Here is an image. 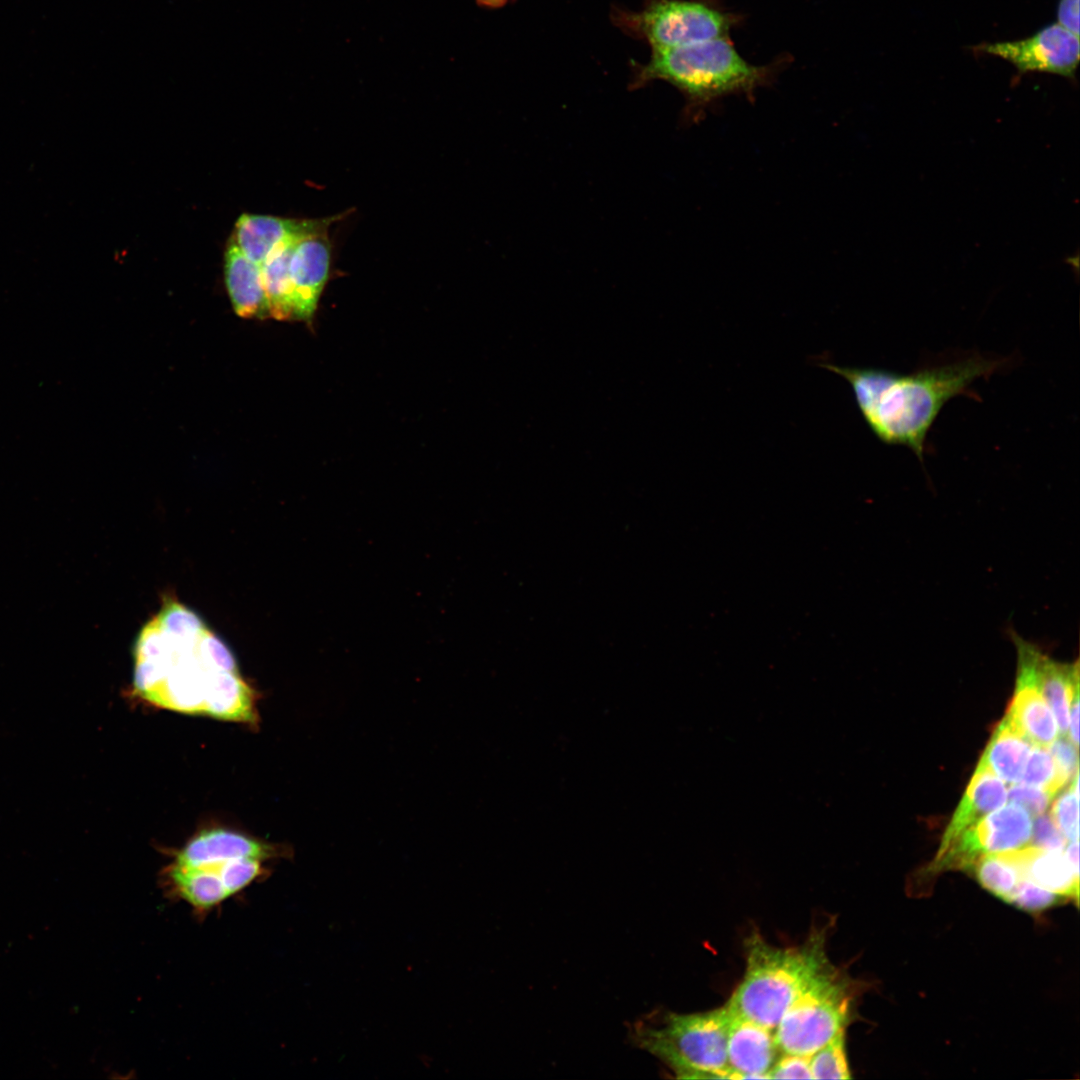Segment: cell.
Wrapping results in <instances>:
<instances>
[{"instance_id": "3957f363", "label": "cell", "mask_w": 1080, "mask_h": 1080, "mask_svg": "<svg viewBox=\"0 0 1080 1080\" xmlns=\"http://www.w3.org/2000/svg\"><path fill=\"white\" fill-rule=\"evenodd\" d=\"M770 79L767 67L748 63L728 37L691 45L652 50L650 60L639 66L632 87L663 80L676 87L686 99L684 120L695 123L717 100L755 91Z\"/></svg>"}, {"instance_id": "44dd1931", "label": "cell", "mask_w": 1080, "mask_h": 1080, "mask_svg": "<svg viewBox=\"0 0 1080 1080\" xmlns=\"http://www.w3.org/2000/svg\"><path fill=\"white\" fill-rule=\"evenodd\" d=\"M995 896L1007 901L1021 879L1017 868L1002 852L979 857L967 870Z\"/></svg>"}, {"instance_id": "7402d4cb", "label": "cell", "mask_w": 1080, "mask_h": 1080, "mask_svg": "<svg viewBox=\"0 0 1080 1080\" xmlns=\"http://www.w3.org/2000/svg\"><path fill=\"white\" fill-rule=\"evenodd\" d=\"M1067 781L1047 748L1033 746L1019 783L1040 788L1054 797Z\"/></svg>"}, {"instance_id": "30bf717a", "label": "cell", "mask_w": 1080, "mask_h": 1080, "mask_svg": "<svg viewBox=\"0 0 1080 1080\" xmlns=\"http://www.w3.org/2000/svg\"><path fill=\"white\" fill-rule=\"evenodd\" d=\"M1010 636L1017 651V674L1014 695L1005 716L1033 746L1048 748L1059 730L1036 682L1034 655L1037 646L1013 630Z\"/></svg>"}, {"instance_id": "e0dca14e", "label": "cell", "mask_w": 1080, "mask_h": 1080, "mask_svg": "<svg viewBox=\"0 0 1080 1080\" xmlns=\"http://www.w3.org/2000/svg\"><path fill=\"white\" fill-rule=\"evenodd\" d=\"M1007 798L1004 782L981 763L967 786L951 821L944 831L939 848L948 845L965 830L1001 807Z\"/></svg>"}, {"instance_id": "4316f807", "label": "cell", "mask_w": 1080, "mask_h": 1080, "mask_svg": "<svg viewBox=\"0 0 1080 1080\" xmlns=\"http://www.w3.org/2000/svg\"><path fill=\"white\" fill-rule=\"evenodd\" d=\"M769 1079H813L810 1057L782 1053L770 1070Z\"/></svg>"}, {"instance_id": "5bb4252c", "label": "cell", "mask_w": 1080, "mask_h": 1080, "mask_svg": "<svg viewBox=\"0 0 1080 1080\" xmlns=\"http://www.w3.org/2000/svg\"><path fill=\"white\" fill-rule=\"evenodd\" d=\"M1002 853L1017 868L1021 879L1061 898L1070 897L1078 902L1079 873L1071 866L1064 850L1028 846Z\"/></svg>"}, {"instance_id": "f1b7e54d", "label": "cell", "mask_w": 1080, "mask_h": 1080, "mask_svg": "<svg viewBox=\"0 0 1080 1080\" xmlns=\"http://www.w3.org/2000/svg\"><path fill=\"white\" fill-rule=\"evenodd\" d=\"M1049 748L1056 766L1069 780L1078 771V749L1067 739V736L1056 738Z\"/></svg>"}, {"instance_id": "2e32d148", "label": "cell", "mask_w": 1080, "mask_h": 1080, "mask_svg": "<svg viewBox=\"0 0 1080 1080\" xmlns=\"http://www.w3.org/2000/svg\"><path fill=\"white\" fill-rule=\"evenodd\" d=\"M224 272L228 294L238 316L270 317L261 266L246 257L232 238L225 252Z\"/></svg>"}, {"instance_id": "ac0fdd59", "label": "cell", "mask_w": 1080, "mask_h": 1080, "mask_svg": "<svg viewBox=\"0 0 1080 1080\" xmlns=\"http://www.w3.org/2000/svg\"><path fill=\"white\" fill-rule=\"evenodd\" d=\"M1034 670L1038 688L1050 706L1061 736H1068L1069 705L1079 693V661L1061 663L1036 647Z\"/></svg>"}, {"instance_id": "ba28073f", "label": "cell", "mask_w": 1080, "mask_h": 1080, "mask_svg": "<svg viewBox=\"0 0 1080 1080\" xmlns=\"http://www.w3.org/2000/svg\"><path fill=\"white\" fill-rule=\"evenodd\" d=\"M1031 814L1012 803L986 815L948 845L939 848L926 872L961 869L967 871L982 855L1019 849L1030 842Z\"/></svg>"}, {"instance_id": "4fadbf2b", "label": "cell", "mask_w": 1080, "mask_h": 1080, "mask_svg": "<svg viewBox=\"0 0 1080 1080\" xmlns=\"http://www.w3.org/2000/svg\"><path fill=\"white\" fill-rule=\"evenodd\" d=\"M781 1054L773 1029L731 1015L727 1060L732 1079H769Z\"/></svg>"}, {"instance_id": "cb8c5ba5", "label": "cell", "mask_w": 1080, "mask_h": 1080, "mask_svg": "<svg viewBox=\"0 0 1080 1080\" xmlns=\"http://www.w3.org/2000/svg\"><path fill=\"white\" fill-rule=\"evenodd\" d=\"M1078 771L1070 787L1054 802L1050 817L1069 841L1079 839V784Z\"/></svg>"}, {"instance_id": "8992f818", "label": "cell", "mask_w": 1080, "mask_h": 1080, "mask_svg": "<svg viewBox=\"0 0 1080 1080\" xmlns=\"http://www.w3.org/2000/svg\"><path fill=\"white\" fill-rule=\"evenodd\" d=\"M852 1002L851 983L830 963L812 978L775 1027L781 1052L810 1057L846 1031Z\"/></svg>"}, {"instance_id": "7c38bea8", "label": "cell", "mask_w": 1080, "mask_h": 1080, "mask_svg": "<svg viewBox=\"0 0 1080 1080\" xmlns=\"http://www.w3.org/2000/svg\"><path fill=\"white\" fill-rule=\"evenodd\" d=\"M330 244L327 231L312 234L297 242L290 260V280L294 319L309 320L327 281Z\"/></svg>"}, {"instance_id": "52a82bcc", "label": "cell", "mask_w": 1080, "mask_h": 1080, "mask_svg": "<svg viewBox=\"0 0 1080 1080\" xmlns=\"http://www.w3.org/2000/svg\"><path fill=\"white\" fill-rule=\"evenodd\" d=\"M617 20L652 50L728 37L735 22L727 13L692 0H655L640 12L618 15Z\"/></svg>"}, {"instance_id": "9c48e42d", "label": "cell", "mask_w": 1080, "mask_h": 1080, "mask_svg": "<svg viewBox=\"0 0 1080 1080\" xmlns=\"http://www.w3.org/2000/svg\"><path fill=\"white\" fill-rule=\"evenodd\" d=\"M977 50L1011 63L1019 75L1045 72L1075 80L1079 63V36L1058 23L1016 41L983 43Z\"/></svg>"}, {"instance_id": "8fae6325", "label": "cell", "mask_w": 1080, "mask_h": 1080, "mask_svg": "<svg viewBox=\"0 0 1080 1080\" xmlns=\"http://www.w3.org/2000/svg\"><path fill=\"white\" fill-rule=\"evenodd\" d=\"M334 215L321 219H286L268 215L242 214L232 239L243 254L261 265L280 245L312 234L327 231L339 219Z\"/></svg>"}, {"instance_id": "277c9868", "label": "cell", "mask_w": 1080, "mask_h": 1080, "mask_svg": "<svg viewBox=\"0 0 1080 1080\" xmlns=\"http://www.w3.org/2000/svg\"><path fill=\"white\" fill-rule=\"evenodd\" d=\"M827 935L815 930L802 944L777 947L760 934L746 941V964L726 1006L731 1015L775 1029L781 1017L820 971L830 964Z\"/></svg>"}, {"instance_id": "6da1fadb", "label": "cell", "mask_w": 1080, "mask_h": 1080, "mask_svg": "<svg viewBox=\"0 0 1080 1080\" xmlns=\"http://www.w3.org/2000/svg\"><path fill=\"white\" fill-rule=\"evenodd\" d=\"M133 685L146 701L177 712L257 721L255 694L226 643L194 610L165 599L139 631Z\"/></svg>"}, {"instance_id": "603a6c76", "label": "cell", "mask_w": 1080, "mask_h": 1080, "mask_svg": "<svg viewBox=\"0 0 1080 1080\" xmlns=\"http://www.w3.org/2000/svg\"><path fill=\"white\" fill-rule=\"evenodd\" d=\"M813 1079H850L845 1032L840 1033L810 1056Z\"/></svg>"}, {"instance_id": "83f0119b", "label": "cell", "mask_w": 1080, "mask_h": 1080, "mask_svg": "<svg viewBox=\"0 0 1080 1080\" xmlns=\"http://www.w3.org/2000/svg\"><path fill=\"white\" fill-rule=\"evenodd\" d=\"M1031 836L1034 846L1044 849H1065L1066 838L1050 816L1038 815Z\"/></svg>"}, {"instance_id": "4dcf8cb0", "label": "cell", "mask_w": 1080, "mask_h": 1080, "mask_svg": "<svg viewBox=\"0 0 1080 1080\" xmlns=\"http://www.w3.org/2000/svg\"><path fill=\"white\" fill-rule=\"evenodd\" d=\"M1064 852H1065V854H1066V857H1067V859L1069 860V862H1070L1071 866L1073 867V869H1074V870H1075V871H1076L1077 873H1079V848H1078V840H1075V841H1071V843H1070V844L1068 845V847H1067V848H1065V851H1064Z\"/></svg>"}, {"instance_id": "7a4b0ae2", "label": "cell", "mask_w": 1080, "mask_h": 1080, "mask_svg": "<svg viewBox=\"0 0 1080 1080\" xmlns=\"http://www.w3.org/2000/svg\"><path fill=\"white\" fill-rule=\"evenodd\" d=\"M1002 360L974 354L899 374L885 369L825 364L851 386L870 430L883 443L909 448L923 460L928 434L945 404L992 375Z\"/></svg>"}, {"instance_id": "484cf974", "label": "cell", "mask_w": 1080, "mask_h": 1080, "mask_svg": "<svg viewBox=\"0 0 1080 1080\" xmlns=\"http://www.w3.org/2000/svg\"><path fill=\"white\" fill-rule=\"evenodd\" d=\"M1052 798L1044 790L1022 783L1014 784L1008 792V799L1012 803L1022 806L1034 816L1041 815Z\"/></svg>"}, {"instance_id": "d6986e66", "label": "cell", "mask_w": 1080, "mask_h": 1080, "mask_svg": "<svg viewBox=\"0 0 1080 1080\" xmlns=\"http://www.w3.org/2000/svg\"><path fill=\"white\" fill-rule=\"evenodd\" d=\"M1033 744L1005 716L997 725L979 763L1005 783H1019Z\"/></svg>"}, {"instance_id": "f546056e", "label": "cell", "mask_w": 1080, "mask_h": 1080, "mask_svg": "<svg viewBox=\"0 0 1080 1080\" xmlns=\"http://www.w3.org/2000/svg\"><path fill=\"white\" fill-rule=\"evenodd\" d=\"M1057 23L1079 36V0H1059Z\"/></svg>"}, {"instance_id": "d4e9b609", "label": "cell", "mask_w": 1080, "mask_h": 1080, "mask_svg": "<svg viewBox=\"0 0 1080 1080\" xmlns=\"http://www.w3.org/2000/svg\"><path fill=\"white\" fill-rule=\"evenodd\" d=\"M1059 898L1031 881L1020 879L1006 902L1029 912H1038L1055 904Z\"/></svg>"}, {"instance_id": "5b68a950", "label": "cell", "mask_w": 1080, "mask_h": 1080, "mask_svg": "<svg viewBox=\"0 0 1080 1080\" xmlns=\"http://www.w3.org/2000/svg\"><path fill=\"white\" fill-rule=\"evenodd\" d=\"M730 1021L726 1004L703 1012L654 1013L635 1021L629 1035L677 1078L732 1079L727 1060Z\"/></svg>"}, {"instance_id": "ffe728a7", "label": "cell", "mask_w": 1080, "mask_h": 1080, "mask_svg": "<svg viewBox=\"0 0 1080 1080\" xmlns=\"http://www.w3.org/2000/svg\"><path fill=\"white\" fill-rule=\"evenodd\" d=\"M299 240L301 239L280 245L260 265L270 317L277 320L294 319L290 260Z\"/></svg>"}, {"instance_id": "9a60e30c", "label": "cell", "mask_w": 1080, "mask_h": 1080, "mask_svg": "<svg viewBox=\"0 0 1080 1080\" xmlns=\"http://www.w3.org/2000/svg\"><path fill=\"white\" fill-rule=\"evenodd\" d=\"M277 855L276 849L264 842L236 832L211 830L202 832L188 842L177 853L172 864L189 867L239 858H257L266 861Z\"/></svg>"}]
</instances>
